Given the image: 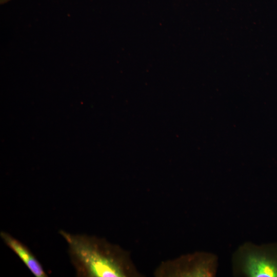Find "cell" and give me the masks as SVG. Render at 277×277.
Returning <instances> with one entry per match:
<instances>
[{
	"instance_id": "cell-1",
	"label": "cell",
	"mask_w": 277,
	"mask_h": 277,
	"mask_svg": "<svg viewBox=\"0 0 277 277\" xmlns=\"http://www.w3.org/2000/svg\"><path fill=\"white\" fill-rule=\"evenodd\" d=\"M68 245V253L77 276H125L121 251L104 240L60 231Z\"/></svg>"
},
{
	"instance_id": "cell-2",
	"label": "cell",
	"mask_w": 277,
	"mask_h": 277,
	"mask_svg": "<svg viewBox=\"0 0 277 277\" xmlns=\"http://www.w3.org/2000/svg\"><path fill=\"white\" fill-rule=\"evenodd\" d=\"M232 272L236 276L277 277V244H243L233 255Z\"/></svg>"
},
{
	"instance_id": "cell-3",
	"label": "cell",
	"mask_w": 277,
	"mask_h": 277,
	"mask_svg": "<svg viewBox=\"0 0 277 277\" xmlns=\"http://www.w3.org/2000/svg\"><path fill=\"white\" fill-rule=\"evenodd\" d=\"M218 259L216 255L199 252L183 256L175 263L173 274L179 276H215Z\"/></svg>"
},
{
	"instance_id": "cell-4",
	"label": "cell",
	"mask_w": 277,
	"mask_h": 277,
	"mask_svg": "<svg viewBox=\"0 0 277 277\" xmlns=\"http://www.w3.org/2000/svg\"><path fill=\"white\" fill-rule=\"evenodd\" d=\"M0 236L35 276H48L39 262L27 246L7 232L1 231Z\"/></svg>"
},
{
	"instance_id": "cell-5",
	"label": "cell",
	"mask_w": 277,
	"mask_h": 277,
	"mask_svg": "<svg viewBox=\"0 0 277 277\" xmlns=\"http://www.w3.org/2000/svg\"><path fill=\"white\" fill-rule=\"evenodd\" d=\"M10 0H0V2L2 4H3L8 2Z\"/></svg>"
}]
</instances>
